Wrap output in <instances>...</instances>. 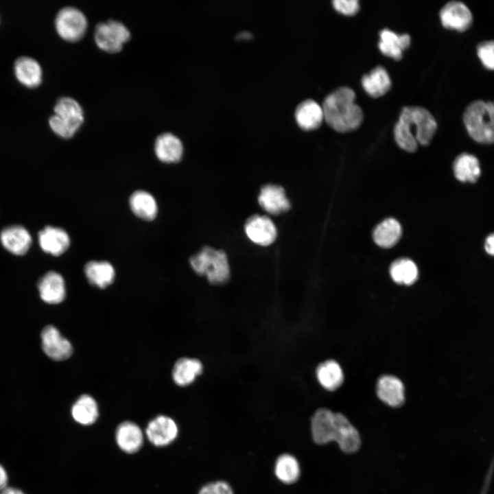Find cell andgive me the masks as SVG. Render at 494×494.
<instances>
[{
  "instance_id": "cell-19",
  "label": "cell",
  "mask_w": 494,
  "mask_h": 494,
  "mask_svg": "<svg viewBox=\"0 0 494 494\" xmlns=\"http://www.w3.org/2000/svg\"><path fill=\"white\" fill-rule=\"evenodd\" d=\"M294 116L298 125L305 130L318 128L324 120L322 106L311 99L301 102L296 108Z\"/></svg>"
},
{
  "instance_id": "cell-6",
  "label": "cell",
  "mask_w": 494,
  "mask_h": 494,
  "mask_svg": "<svg viewBox=\"0 0 494 494\" xmlns=\"http://www.w3.org/2000/svg\"><path fill=\"white\" fill-rule=\"evenodd\" d=\"M94 38L101 49L115 53L120 51L124 43L130 39V32L122 22L108 19L96 25Z\"/></svg>"
},
{
  "instance_id": "cell-29",
  "label": "cell",
  "mask_w": 494,
  "mask_h": 494,
  "mask_svg": "<svg viewBox=\"0 0 494 494\" xmlns=\"http://www.w3.org/2000/svg\"><path fill=\"white\" fill-rule=\"evenodd\" d=\"M55 115L79 128L84 121V112L80 103L71 97L59 98L54 108Z\"/></svg>"
},
{
  "instance_id": "cell-28",
  "label": "cell",
  "mask_w": 494,
  "mask_h": 494,
  "mask_svg": "<svg viewBox=\"0 0 494 494\" xmlns=\"http://www.w3.org/2000/svg\"><path fill=\"white\" fill-rule=\"evenodd\" d=\"M401 231V226L397 220L387 218L374 229L373 239L381 248H392L399 242Z\"/></svg>"
},
{
  "instance_id": "cell-23",
  "label": "cell",
  "mask_w": 494,
  "mask_h": 494,
  "mask_svg": "<svg viewBox=\"0 0 494 494\" xmlns=\"http://www.w3.org/2000/svg\"><path fill=\"white\" fill-rule=\"evenodd\" d=\"M71 414L76 423L85 426L92 425L99 416L97 403L90 395H82L72 405Z\"/></svg>"
},
{
  "instance_id": "cell-26",
  "label": "cell",
  "mask_w": 494,
  "mask_h": 494,
  "mask_svg": "<svg viewBox=\"0 0 494 494\" xmlns=\"http://www.w3.org/2000/svg\"><path fill=\"white\" fill-rule=\"evenodd\" d=\"M316 375L319 384L330 391L338 389L344 381L341 366L332 360L320 363L316 368Z\"/></svg>"
},
{
  "instance_id": "cell-24",
  "label": "cell",
  "mask_w": 494,
  "mask_h": 494,
  "mask_svg": "<svg viewBox=\"0 0 494 494\" xmlns=\"http://www.w3.org/2000/svg\"><path fill=\"white\" fill-rule=\"evenodd\" d=\"M362 85L369 95L378 97L389 91L391 87V80L387 71L383 67L377 66L369 73L363 75Z\"/></svg>"
},
{
  "instance_id": "cell-8",
  "label": "cell",
  "mask_w": 494,
  "mask_h": 494,
  "mask_svg": "<svg viewBox=\"0 0 494 494\" xmlns=\"http://www.w3.org/2000/svg\"><path fill=\"white\" fill-rule=\"evenodd\" d=\"M178 427L175 421L165 415H158L148 423L145 435L153 445L161 447L171 444L177 437Z\"/></svg>"
},
{
  "instance_id": "cell-16",
  "label": "cell",
  "mask_w": 494,
  "mask_h": 494,
  "mask_svg": "<svg viewBox=\"0 0 494 494\" xmlns=\"http://www.w3.org/2000/svg\"><path fill=\"white\" fill-rule=\"evenodd\" d=\"M38 243L40 248L46 253L59 256L69 246L70 239L62 228L52 226H45L38 233Z\"/></svg>"
},
{
  "instance_id": "cell-14",
  "label": "cell",
  "mask_w": 494,
  "mask_h": 494,
  "mask_svg": "<svg viewBox=\"0 0 494 494\" xmlns=\"http://www.w3.org/2000/svg\"><path fill=\"white\" fill-rule=\"evenodd\" d=\"M258 202L261 208L272 215H279L290 208L284 189L277 185L268 184L260 190Z\"/></svg>"
},
{
  "instance_id": "cell-39",
  "label": "cell",
  "mask_w": 494,
  "mask_h": 494,
  "mask_svg": "<svg viewBox=\"0 0 494 494\" xmlns=\"http://www.w3.org/2000/svg\"><path fill=\"white\" fill-rule=\"evenodd\" d=\"M1 494H25L21 490L13 488V487H5L1 491Z\"/></svg>"
},
{
  "instance_id": "cell-25",
  "label": "cell",
  "mask_w": 494,
  "mask_h": 494,
  "mask_svg": "<svg viewBox=\"0 0 494 494\" xmlns=\"http://www.w3.org/2000/svg\"><path fill=\"white\" fill-rule=\"evenodd\" d=\"M84 274L91 285L101 289L110 285L115 277L113 266L104 261L88 262L84 267Z\"/></svg>"
},
{
  "instance_id": "cell-34",
  "label": "cell",
  "mask_w": 494,
  "mask_h": 494,
  "mask_svg": "<svg viewBox=\"0 0 494 494\" xmlns=\"http://www.w3.org/2000/svg\"><path fill=\"white\" fill-rule=\"evenodd\" d=\"M49 124L53 132L62 138L73 137L78 130V128L64 121L55 114L49 118Z\"/></svg>"
},
{
  "instance_id": "cell-3",
  "label": "cell",
  "mask_w": 494,
  "mask_h": 494,
  "mask_svg": "<svg viewBox=\"0 0 494 494\" xmlns=\"http://www.w3.org/2000/svg\"><path fill=\"white\" fill-rule=\"evenodd\" d=\"M355 99V93L352 89L342 86L335 89L323 101L324 120L340 132L357 129L362 122L363 112Z\"/></svg>"
},
{
  "instance_id": "cell-9",
  "label": "cell",
  "mask_w": 494,
  "mask_h": 494,
  "mask_svg": "<svg viewBox=\"0 0 494 494\" xmlns=\"http://www.w3.org/2000/svg\"><path fill=\"white\" fill-rule=\"evenodd\" d=\"M41 345L44 353L51 359L62 361L69 358L73 346L69 340L62 336L53 325L46 326L41 332Z\"/></svg>"
},
{
  "instance_id": "cell-37",
  "label": "cell",
  "mask_w": 494,
  "mask_h": 494,
  "mask_svg": "<svg viewBox=\"0 0 494 494\" xmlns=\"http://www.w3.org/2000/svg\"><path fill=\"white\" fill-rule=\"evenodd\" d=\"M484 248L489 255L494 256V234H491L486 237Z\"/></svg>"
},
{
  "instance_id": "cell-35",
  "label": "cell",
  "mask_w": 494,
  "mask_h": 494,
  "mask_svg": "<svg viewBox=\"0 0 494 494\" xmlns=\"http://www.w3.org/2000/svg\"><path fill=\"white\" fill-rule=\"evenodd\" d=\"M198 494H233V491L227 482L216 481L203 486Z\"/></svg>"
},
{
  "instance_id": "cell-7",
  "label": "cell",
  "mask_w": 494,
  "mask_h": 494,
  "mask_svg": "<svg viewBox=\"0 0 494 494\" xmlns=\"http://www.w3.org/2000/svg\"><path fill=\"white\" fill-rule=\"evenodd\" d=\"M88 22L85 14L74 6L61 8L55 19V27L60 37L68 41H76L85 34Z\"/></svg>"
},
{
  "instance_id": "cell-5",
  "label": "cell",
  "mask_w": 494,
  "mask_h": 494,
  "mask_svg": "<svg viewBox=\"0 0 494 494\" xmlns=\"http://www.w3.org/2000/svg\"><path fill=\"white\" fill-rule=\"evenodd\" d=\"M194 272L204 276L211 284L226 283L230 277V266L226 252L211 246H204L189 259Z\"/></svg>"
},
{
  "instance_id": "cell-38",
  "label": "cell",
  "mask_w": 494,
  "mask_h": 494,
  "mask_svg": "<svg viewBox=\"0 0 494 494\" xmlns=\"http://www.w3.org/2000/svg\"><path fill=\"white\" fill-rule=\"evenodd\" d=\"M8 477L4 467L0 464V491L7 487Z\"/></svg>"
},
{
  "instance_id": "cell-22",
  "label": "cell",
  "mask_w": 494,
  "mask_h": 494,
  "mask_svg": "<svg viewBox=\"0 0 494 494\" xmlns=\"http://www.w3.org/2000/svg\"><path fill=\"white\" fill-rule=\"evenodd\" d=\"M14 71L17 80L27 87H36L42 81L41 67L32 58H18L14 63Z\"/></svg>"
},
{
  "instance_id": "cell-12",
  "label": "cell",
  "mask_w": 494,
  "mask_h": 494,
  "mask_svg": "<svg viewBox=\"0 0 494 494\" xmlns=\"http://www.w3.org/2000/svg\"><path fill=\"white\" fill-rule=\"evenodd\" d=\"M0 242L8 252L16 256H23L30 248L32 239L26 228L22 225L14 224L1 231Z\"/></svg>"
},
{
  "instance_id": "cell-30",
  "label": "cell",
  "mask_w": 494,
  "mask_h": 494,
  "mask_svg": "<svg viewBox=\"0 0 494 494\" xmlns=\"http://www.w3.org/2000/svg\"><path fill=\"white\" fill-rule=\"evenodd\" d=\"M129 203L132 212L143 220H152L156 215V202L148 192L134 191L130 198Z\"/></svg>"
},
{
  "instance_id": "cell-40",
  "label": "cell",
  "mask_w": 494,
  "mask_h": 494,
  "mask_svg": "<svg viewBox=\"0 0 494 494\" xmlns=\"http://www.w3.org/2000/svg\"><path fill=\"white\" fill-rule=\"evenodd\" d=\"M251 37L252 35L249 32H242V34H239L237 38L241 39H246Z\"/></svg>"
},
{
  "instance_id": "cell-4",
  "label": "cell",
  "mask_w": 494,
  "mask_h": 494,
  "mask_svg": "<svg viewBox=\"0 0 494 494\" xmlns=\"http://www.w3.org/2000/svg\"><path fill=\"white\" fill-rule=\"evenodd\" d=\"M463 121L468 133L475 141L494 143V102L473 101L464 110Z\"/></svg>"
},
{
  "instance_id": "cell-17",
  "label": "cell",
  "mask_w": 494,
  "mask_h": 494,
  "mask_svg": "<svg viewBox=\"0 0 494 494\" xmlns=\"http://www.w3.org/2000/svg\"><path fill=\"white\" fill-rule=\"evenodd\" d=\"M377 395L385 403L391 407L401 406L404 401V386L393 375H383L377 384Z\"/></svg>"
},
{
  "instance_id": "cell-20",
  "label": "cell",
  "mask_w": 494,
  "mask_h": 494,
  "mask_svg": "<svg viewBox=\"0 0 494 494\" xmlns=\"http://www.w3.org/2000/svg\"><path fill=\"white\" fill-rule=\"evenodd\" d=\"M379 37L378 47L381 52L397 60L401 59L403 51L410 45L409 34H398L388 29L381 30Z\"/></svg>"
},
{
  "instance_id": "cell-2",
  "label": "cell",
  "mask_w": 494,
  "mask_h": 494,
  "mask_svg": "<svg viewBox=\"0 0 494 494\" xmlns=\"http://www.w3.org/2000/svg\"><path fill=\"white\" fill-rule=\"evenodd\" d=\"M436 128V121L427 109L421 106H405L395 124V139L401 148L413 152L416 150L418 143L423 145L430 143Z\"/></svg>"
},
{
  "instance_id": "cell-33",
  "label": "cell",
  "mask_w": 494,
  "mask_h": 494,
  "mask_svg": "<svg viewBox=\"0 0 494 494\" xmlns=\"http://www.w3.org/2000/svg\"><path fill=\"white\" fill-rule=\"evenodd\" d=\"M477 54L482 64L494 70V40H487L477 45Z\"/></svg>"
},
{
  "instance_id": "cell-15",
  "label": "cell",
  "mask_w": 494,
  "mask_h": 494,
  "mask_svg": "<svg viewBox=\"0 0 494 494\" xmlns=\"http://www.w3.org/2000/svg\"><path fill=\"white\" fill-rule=\"evenodd\" d=\"M41 299L49 304L62 303L66 297L65 283L62 275L55 271L45 274L38 283Z\"/></svg>"
},
{
  "instance_id": "cell-21",
  "label": "cell",
  "mask_w": 494,
  "mask_h": 494,
  "mask_svg": "<svg viewBox=\"0 0 494 494\" xmlns=\"http://www.w3.org/2000/svg\"><path fill=\"white\" fill-rule=\"evenodd\" d=\"M202 370L203 366L199 360L182 357L175 362L172 376L176 385L184 387L191 384Z\"/></svg>"
},
{
  "instance_id": "cell-18",
  "label": "cell",
  "mask_w": 494,
  "mask_h": 494,
  "mask_svg": "<svg viewBox=\"0 0 494 494\" xmlns=\"http://www.w3.org/2000/svg\"><path fill=\"white\" fill-rule=\"evenodd\" d=\"M154 152L160 161L167 163H176L183 156V143L174 134L163 132L155 140Z\"/></svg>"
},
{
  "instance_id": "cell-1",
  "label": "cell",
  "mask_w": 494,
  "mask_h": 494,
  "mask_svg": "<svg viewBox=\"0 0 494 494\" xmlns=\"http://www.w3.org/2000/svg\"><path fill=\"white\" fill-rule=\"evenodd\" d=\"M311 430L316 443L322 445L336 441L345 453L355 452L361 445L360 434L348 419L327 408H320L314 412Z\"/></svg>"
},
{
  "instance_id": "cell-11",
  "label": "cell",
  "mask_w": 494,
  "mask_h": 494,
  "mask_svg": "<svg viewBox=\"0 0 494 494\" xmlns=\"http://www.w3.org/2000/svg\"><path fill=\"white\" fill-rule=\"evenodd\" d=\"M244 231L251 242L261 246L270 245L277 235L276 226L271 219L260 215H252L246 220Z\"/></svg>"
},
{
  "instance_id": "cell-32",
  "label": "cell",
  "mask_w": 494,
  "mask_h": 494,
  "mask_svg": "<svg viewBox=\"0 0 494 494\" xmlns=\"http://www.w3.org/2000/svg\"><path fill=\"white\" fill-rule=\"evenodd\" d=\"M274 473L281 482L285 484L294 483L300 476L298 462L292 455L282 454L276 460Z\"/></svg>"
},
{
  "instance_id": "cell-36",
  "label": "cell",
  "mask_w": 494,
  "mask_h": 494,
  "mask_svg": "<svg viewBox=\"0 0 494 494\" xmlns=\"http://www.w3.org/2000/svg\"><path fill=\"white\" fill-rule=\"evenodd\" d=\"M332 3L337 11L346 15L356 14L360 8L357 0H334Z\"/></svg>"
},
{
  "instance_id": "cell-27",
  "label": "cell",
  "mask_w": 494,
  "mask_h": 494,
  "mask_svg": "<svg viewBox=\"0 0 494 494\" xmlns=\"http://www.w3.org/2000/svg\"><path fill=\"white\" fill-rule=\"evenodd\" d=\"M453 169L455 177L461 182H475L481 174L478 158L469 153H462L454 161Z\"/></svg>"
},
{
  "instance_id": "cell-13",
  "label": "cell",
  "mask_w": 494,
  "mask_h": 494,
  "mask_svg": "<svg viewBox=\"0 0 494 494\" xmlns=\"http://www.w3.org/2000/svg\"><path fill=\"white\" fill-rule=\"evenodd\" d=\"M144 433L134 422L121 423L115 430V441L119 448L129 454L137 453L143 446Z\"/></svg>"
},
{
  "instance_id": "cell-31",
  "label": "cell",
  "mask_w": 494,
  "mask_h": 494,
  "mask_svg": "<svg viewBox=\"0 0 494 494\" xmlns=\"http://www.w3.org/2000/svg\"><path fill=\"white\" fill-rule=\"evenodd\" d=\"M392 279L397 284L410 285L418 279L419 271L415 263L407 258L395 261L390 267Z\"/></svg>"
},
{
  "instance_id": "cell-10",
  "label": "cell",
  "mask_w": 494,
  "mask_h": 494,
  "mask_svg": "<svg viewBox=\"0 0 494 494\" xmlns=\"http://www.w3.org/2000/svg\"><path fill=\"white\" fill-rule=\"evenodd\" d=\"M440 19L443 25L449 29L464 31L473 21V14L469 8L462 1H450L440 10Z\"/></svg>"
}]
</instances>
